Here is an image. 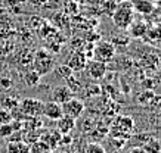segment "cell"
Masks as SVG:
<instances>
[{"label": "cell", "mask_w": 161, "mask_h": 153, "mask_svg": "<svg viewBox=\"0 0 161 153\" xmlns=\"http://www.w3.org/2000/svg\"><path fill=\"white\" fill-rule=\"evenodd\" d=\"M133 19H135V9H133V3L129 0L121 2L112 10V22L120 30H127Z\"/></svg>", "instance_id": "obj_1"}, {"label": "cell", "mask_w": 161, "mask_h": 153, "mask_svg": "<svg viewBox=\"0 0 161 153\" xmlns=\"http://www.w3.org/2000/svg\"><path fill=\"white\" fill-rule=\"evenodd\" d=\"M55 68V59L52 58V54L44 49H40L36 52V56L33 59V69L36 72L43 77V75L52 72Z\"/></svg>", "instance_id": "obj_2"}, {"label": "cell", "mask_w": 161, "mask_h": 153, "mask_svg": "<svg viewBox=\"0 0 161 153\" xmlns=\"http://www.w3.org/2000/svg\"><path fill=\"white\" fill-rule=\"evenodd\" d=\"M115 54V46L112 44L109 40H101L98 41L95 47H93V59L99 60V62H103V64H108L111 62L112 58Z\"/></svg>", "instance_id": "obj_3"}, {"label": "cell", "mask_w": 161, "mask_h": 153, "mask_svg": "<svg viewBox=\"0 0 161 153\" xmlns=\"http://www.w3.org/2000/svg\"><path fill=\"white\" fill-rule=\"evenodd\" d=\"M18 108L24 116H40L43 109V102L34 97H25L19 100Z\"/></svg>", "instance_id": "obj_4"}, {"label": "cell", "mask_w": 161, "mask_h": 153, "mask_svg": "<svg viewBox=\"0 0 161 153\" xmlns=\"http://www.w3.org/2000/svg\"><path fill=\"white\" fill-rule=\"evenodd\" d=\"M61 108H62V115H67V116H69V118H73V119H78L84 114L86 106H84V103L80 99L73 97L68 102L61 105Z\"/></svg>", "instance_id": "obj_5"}, {"label": "cell", "mask_w": 161, "mask_h": 153, "mask_svg": "<svg viewBox=\"0 0 161 153\" xmlns=\"http://www.w3.org/2000/svg\"><path fill=\"white\" fill-rule=\"evenodd\" d=\"M84 69H86V72H87V75L90 77L92 79H101L105 77V74H107V64H103V62H99V60H87V64H86V66H84Z\"/></svg>", "instance_id": "obj_6"}, {"label": "cell", "mask_w": 161, "mask_h": 153, "mask_svg": "<svg viewBox=\"0 0 161 153\" xmlns=\"http://www.w3.org/2000/svg\"><path fill=\"white\" fill-rule=\"evenodd\" d=\"M132 128H133V119L130 118V116H118V118L114 121V124H112L111 133H112V135H115V137L121 135V133H126V135L129 137Z\"/></svg>", "instance_id": "obj_7"}, {"label": "cell", "mask_w": 161, "mask_h": 153, "mask_svg": "<svg viewBox=\"0 0 161 153\" xmlns=\"http://www.w3.org/2000/svg\"><path fill=\"white\" fill-rule=\"evenodd\" d=\"M42 116L50 121H56L58 118L62 116V108L61 105L53 102V100H47L43 103V109H42Z\"/></svg>", "instance_id": "obj_8"}, {"label": "cell", "mask_w": 161, "mask_h": 153, "mask_svg": "<svg viewBox=\"0 0 161 153\" xmlns=\"http://www.w3.org/2000/svg\"><path fill=\"white\" fill-rule=\"evenodd\" d=\"M86 64H87V56H86L83 52H73V53L68 56L67 62H65V65H68L69 68L73 69V72L83 71Z\"/></svg>", "instance_id": "obj_9"}, {"label": "cell", "mask_w": 161, "mask_h": 153, "mask_svg": "<svg viewBox=\"0 0 161 153\" xmlns=\"http://www.w3.org/2000/svg\"><path fill=\"white\" fill-rule=\"evenodd\" d=\"M73 97H74V93L71 91V89L67 84H64V85H58V87H55L52 90V99L50 100L62 105L65 102H68L69 99H73Z\"/></svg>", "instance_id": "obj_10"}, {"label": "cell", "mask_w": 161, "mask_h": 153, "mask_svg": "<svg viewBox=\"0 0 161 153\" xmlns=\"http://www.w3.org/2000/svg\"><path fill=\"white\" fill-rule=\"evenodd\" d=\"M40 140L44 141L49 147H52L55 150V149L61 144V134L58 133V130H46V128H43L42 131H40Z\"/></svg>", "instance_id": "obj_11"}, {"label": "cell", "mask_w": 161, "mask_h": 153, "mask_svg": "<svg viewBox=\"0 0 161 153\" xmlns=\"http://www.w3.org/2000/svg\"><path fill=\"white\" fill-rule=\"evenodd\" d=\"M55 122H56V130H58V133L61 134V135H64V134H71L74 131V128H75V119L69 118L67 115H62V116L58 118Z\"/></svg>", "instance_id": "obj_12"}, {"label": "cell", "mask_w": 161, "mask_h": 153, "mask_svg": "<svg viewBox=\"0 0 161 153\" xmlns=\"http://www.w3.org/2000/svg\"><path fill=\"white\" fill-rule=\"evenodd\" d=\"M127 30H130V35H132V37H145L148 33V25H147V22H143V21L133 19V22L129 25Z\"/></svg>", "instance_id": "obj_13"}, {"label": "cell", "mask_w": 161, "mask_h": 153, "mask_svg": "<svg viewBox=\"0 0 161 153\" xmlns=\"http://www.w3.org/2000/svg\"><path fill=\"white\" fill-rule=\"evenodd\" d=\"M30 144L24 140H10L8 143V153H28Z\"/></svg>", "instance_id": "obj_14"}, {"label": "cell", "mask_w": 161, "mask_h": 153, "mask_svg": "<svg viewBox=\"0 0 161 153\" xmlns=\"http://www.w3.org/2000/svg\"><path fill=\"white\" fill-rule=\"evenodd\" d=\"M133 9L142 13V15H148V13H151L152 9H154V5H152L149 0H137L133 3Z\"/></svg>", "instance_id": "obj_15"}, {"label": "cell", "mask_w": 161, "mask_h": 153, "mask_svg": "<svg viewBox=\"0 0 161 153\" xmlns=\"http://www.w3.org/2000/svg\"><path fill=\"white\" fill-rule=\"evenodd\" d=\"M28 153H53V149L49 147V146L44 143V141H42V140H37V141L30 144Z\"/></svg>", "instance_id": "obj_16"}, {"label": "cell", "mask_w": 161, "mask_h": 153, "mask_svg": "<svg viewBox=\"0 0 161 153\" xmlns=\"http://www.w3.org/2000/svg\"><path fill=\"white\" fill-rule=\"evenodd\" d=\"M0 103H2V108L3 109L14 110L15 108H18L19 99H18V97H14V96H10V94H5V96L2 97V100H0Z\"/></svg>", "instance_id": "obj_17"}, {"label": "cell", "mask_w": 161, "mask_h": 153, "mask_svg": "<svg viewBox=\"0 0 161 153\" xmlns=\"http://www.w3.org/2000/svg\"><path fill=\"white\" fill-rule=\"evenodd\" d=\"M53 72L56 74V77H58V78H61L62 81H67V79L71 78V77L74 75L73 69L69 68L68 65H65V64H64V65H59V66H56Z\"/></svg>", "instance_id": "obj_18"}, {"label": "cell", "mask_w": 161, "mask_h": 153, "mask_svg": "<svg viewBox=\"0 0 161 153\" xmlns=\"http://www.w3.org/2000/svg\"><path fill=\"white\" fill-rule=\"evenodd\" d=\"M40 77L37 72H36L34 69H31V71H27L24 75V81H25V84L28 85V87H34V85L39 84V81H40Z\"/></svg>", "instance_id": "obj_19"}, {"label": "cell", "mask_w": 161, "mask_h": 153, "mask_svg": "<svg viewBox=\"0 0 161 153\" xmlns=\"http://www.w3.org/2000/svg\"><path fill=\"white\" fill-rule=\"evenodd\" d=\"M142 149H145L148 153H161V143L157 138H149L148 141H145Z\"/></svg>", "instance_id": "obj_20"}, {"label": "cell", "mask_w": 161, "mask_h": 153, "mask_svg": "<svg viewBox=\"0 0 161 153\" xmlns=\"http://www.w3.org/2000/svg\"><path fill=\"white\" fill-rule=\"evenodd\" d=\"M15 133L12 124H0V137L2 138H10L12 134Z\"/></svg>", "instance_id": "obj_21"}, {"label": "cell", "mask_w": 161, "mask_h": 153, "mask_svg": "<svg viewBox=\"0 0 161 153\" xmlns=\"http://www.w3.org/2000/svg\"><path fill=\"white\" fill-rule=\"evenodd\" d=\"M84 153H107V152L99 143H89L86 146V149H84Z\"/></svg>", "instance_id": "obj_22"}, {"label": "cell", "mask_w": 161, "mask_h": 153, "mask_svg": "<svg viewBox=\"0 0 161 153\" xmlns=\"http://www.w3.org/2000/svg\"><path fill=\"white\" fill-rule=\"evenodd\" d=\"M65 83H67V85H68L69 89H71V91H73V93H77L78 90H81V89H83V87H81V84H80V81L74 78V75L71 77V78L67 79Z\"/></svg>", "instance_id": "obj_23"}, {"label": "cell", "mask_w": 161, "mask_h": 153, "mask_svg": "<svg viewBox=\"0 0 161 153\" xmlns=\"http://www.w3.org/2000/svg\"><path fill=\"white\" fill-rule=\"evenodd\" d=\"M14 121V118H12V114H10V110H8V109H0V124H9Z\"/></svg>", "instance_id": "obj_24"}, {"label": "cell", "mask_w": 161, "mask_h": 153, "mask_svg": "<svg viewBox=\"0 0 161 153\" xmlns=\"http://www.w3.org/2000/svg\"><path fill=\"white\" fill-rule=\"evenodd\" d=\"M12 87V79L6 78V77H0V90L2 91H8Z\"/></svg>", "instance_id": "obj_25"}, {"label": "cell", "mask_w": 161, "mask_h": 153, "mask_svg": "<svg viewBox=\"0 0 161 153\" xmlns=\"http://www.w3.org/2000/svg\"><path fill=\"white\" fill-rule=\"evenodd\" d=\"M132 153H148L145 149H142V147H135L132 150Z\"/></svg>", "instance_id": "obj_26"}, {"label": "cell", "mask_w": 161, "mask_h": 153, "mask_svg": "<svg viewBox=\"0 0 161 153\" xmlns=\"http://www.w3.org/2000/svg\"><path fill=\"white\" fill-rule=\"evenodd\" d=\"M152 102H154V103H155L158 108H161V96H158V97H154V99H152Z\"/></svg>", "instance_id": "obj_27"}]
</instances>
